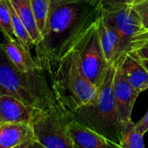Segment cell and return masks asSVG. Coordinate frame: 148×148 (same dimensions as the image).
I'll return each instance as SVG.
<instances>
[{
    "label": "cell",
    "mask_w": 148,
    "mask_h": 148,
    "mask_svg": "<svg viewBox=\"0 0 148 148\" xmlns=\"http://www.w3.org/2000/svg\"><path fill=\"white\" fill-rule=\"evenodd\" d=\"M102 12L86 0H51L42 42L36 45V61L42 66L71 51Z\"/></svg>",
    "instance_id": "6da1fadb"
},
{
    "label": "cell",
    "mask_w": 148,
    "mask_h": 148,
    "mask_svg": "<svg viewBox=\"0 0 148 148\" xmlns=\"http://www.w3.org/2000/svg\"><path fill=\"white\" fill-rule=\"evenodd\" d=\"M45 72L56 101L69 113L90 103L97 93L84 74L73 49L54 63L40 66Z\"/></svg>",
    "instance_id": "7a4b0ae2"
},
{
    "label": "cell",
    "mask_w": 148,
    "mask_h": 148,
    "mask_svg": "<svg viewBox=\"0 0 148 148\" xmlns=\"http://www.w3.org/2000/svg\"><path fill=\"white\" fill-rule=\"evenodd\" d=\"M118 66L113 64L108 65L97 86L94 99L70 115L79 124L121 145L124 123L119 119L113 94V79Z\"/></svg>",
    "instance_id": "3957f363"
},
{
    "label": "cell",
    "mask_w": 148,
    "mask_h": 148,
    "mask_svg": "<svg viewBox=\"0 0 148 148\" xmlns=\"http://www.w3.org/2000/svg\"><path fill=\"white\" fill-rule=\"evenodd\" d=\"M0 95H11L25 105L45 108L56 99L48 78L40 67L29 72H20L8 58L0 43Z\"/></svg>",
    "instance_id": "277c9868"
},
{
    "label": "cell",
    "mask_w": 148,
    "mask_h": 148,
    "mask_svg": "<svg viewBox=\"0 0 148 148\" xmlns=\"http://www.w3.org/2000/svg\"><path fill=\"white\" fill-rule=\"evenodd\" d=\"M71 115L57 101L36 108L31 125L34 138L47 148H74L69 132Z\"/></svg>",
    "instance_id": "5b68a950"
},
{
    "label": "cell",
    "mask_w": 148,
    "mask_h": 148,
    "mask_svg": "<svg viewBox=\"0 0 148 148\" xmlns=\"http://www.w3.org/2000/svg\"><path fill=\"white\" fill-rule=\"evenodd\" d=\"M106 23L119 36L125 53L136 52L148 40V29L132 4L102 12Z\"/></svg>",
    "instance_id": "8992f818"
},
{
    "label": "cell",
    "mask_w": 148,
    "mask_h": 148,
    "mask_svg": "<svg viewBox=\"0 0 148 148\" xmlns=\"http://www.w3.org/2000/svg\"><path fill=\"white\" fill-rule=\"evenodd\" d=\"M72 49L77 53L86 77L98 86L110 64L104 55L97 21L80 36Z\"/></svg>",
    "instance_id": "52a82bcc"
},
{
    "label": "cell",
    "mask_w": 148,
    "mask_h": 148,
    "mask_svg": "<svg viewBox=\"0 0 148 148\" xmlns=\"http://www.w3.org/2000/svg\"><path fill=\"white\" fill-rule=\"evenodd\" d=\"M119 64L116 69L114 75L113 94L119 119L123 123H126L132 120V108L139 93L129 84Z\"/></svg>",
    "instance_id": "ba28073f"
},
{
    "label": "cell",
    "mask_w": 148,
    "mask_h": 148,
    "mask_svg": "<svg viewBox=\"0 0 148 148\" xmlns=\"http://www.w3.org/2000/svg\"><path fill=\"white\" fill-rule=\"evenodd\" d=\"M69 132L74 148H124L123 145L79 124L71 117Z\"/></svg>",
    "instance_id": "9c48e42d"
},
{
    "label": "cell",
    "mask_w": 148,
    "mask_h": 148,
    "mask_svg": "<svg viewBox=\"0 0 148 148\" xmlns=\"http://www.w3.org/2000/svg\"><path fill=\"white\" fill-rule=\"evenodd\" d=\"M97 24L101 46L107 63L119 64L126 57L127 53L124 51L123 45L119 36L113 29L106 23L102 14L98 18Z\"/></svg>",
    "instance_id": "30bf717a"
},
{
    "label": "cell",
    "mask_w": 148,
    "mask_h": 148,
    "mask_svg": "<svg viewBox=\"0 0 148 148\" xmlns=\"http://www.w3.org/2000/svg\"><path fill=\"white\" fill-rule=\"evenodd\" d=\"M35 107L11 95H0V124L31 123Z\"/></svg>",
    "instance_id": "8fae6325"
},
{
    "label": "cell",
    "mask_w": 148,
    "mask_h": 148,
    "mask_svg": "<svg viewBox=\"0 0 148 148\" xmlns=\"http://www.w3.org/2000/svg\"><path fill=\"white\" fill-rule=\"evenodd\" d=\"M119 67L129 84L140 94L148 89V71L136 52H130L120 63Z\"/></svg>",
    "instance_id": "7c38bea8"
},
{
    "label": "cell",
    "mask_w": 148,
    "mask_h": 148,
    "mask_svg": "<svg viewBox=\"0 0 148 148\" xmlns=\"http://www.w3.org/2000/svg\"><path fill=\"white\" fill-rule=\"evenodd\" d=\"M2 45L10 60L20 72L25 73L40 68V65L32 58L31 52L26 50L17 38H9L4 37Z\"/></svg>",
    "instance_id": "4fadbf2b"
},
{
    "label": "cell",
    "mask_w": 148,
    "mask_h": 148,
    "mask_svg": "<svg viewBox=\"0 0 148 148\" xmlns=\"http://www.w3.org/2000/svg\"><path fill=\"white\" fill-rule=\"evenodd\" d=\"M34 138L30 123L0 124V148H14Z\"/></svg>",
    "instance_id": "5bb4252c"
},
{
    "label": "cell",
    "mask_w": 148,
    "mask_h": 148,
    "mask_svg": "<svg viewBox=\"0 0 148 148\" xmlns=\"http://www.w3.org/2000/svg\"><path fill=\"white\" fill-rule=\"evenodd\" d=\"M10 1L28 31L35 46L39 45L43 40V36L36 23L32 6V0H10Z\"/></svg>",
    "instance_id": "9a60e30c"
},
{
    "label": "cell",
    "mask_w": 148,
    "mask_h": 148,
    "mask_svg": "<svg viewBox=\"0 0 148 148\" xmlns=\"http://www.w3.org/2000/svg\"><path fill=\"white\" fill-rule=\"evenodd\" d=\"M5 1L7 6L9 8V11H10V16H11L12 24L13 26L15 37L17 38V39H18L21 42V44L26 48V50L31 52V48L32 46H35L33 40L32 39L31 36H30L28 31L26 30L25 25L23 24L22 20L17 14L11 1L10 0H5Z\"/></svg>",
    "instance_id": "2e32d148"
},
{
    "label": "cell",
    "mask_w": 148,
    "mask_h": 148,
    "mask_svg": "<svg viewBox=\"0 0 148 148\" xmlns=\"http://www.w3.org/2000/svg\"><path fill=\"white\" fill-rule=\"evenodd\" d=\"M144 135L135 130V124L132 120L124 123L122 145L124 148H145Z\"/></svg>",
    "instance_id": "e0dca14e"
},
{
    "label": "cell",
    "mask_w": 148,
    "mask_h": 148,
    "mask_svg": "<svg viewBox=\"0 0 148 148\" xmlns=\"http://www.w3.org/2000/svg\"><path fill=\"white\" fill-rule=\"evenodd\" d=\"M51 0H32V6L33 14L36 19V23L40 33L45 35V27L48 20L49 12H50Z\"/></svg>",
    "instance_id": "ac0fdd59"
},
{
    "label": "cell",
    "mask_w": 148,
    "mask_h": 148,
    "mask_svg": "<svg viewBox=\"0 0 148 148\" xmlns=\"http://www.w3.org/2000/svg\"><path fill=\"white\" fill-rule=\"evenodd\" d=\"M0 32L5 38H16L11 20L10 11L5 0H0Z\"/></svg>",
    "instance_id": "d6986e66"
},
{
    "label": "cell",
    "mask_w": 148,
    "mask_h": 148,
    "mask_svg": "<svg viewBox=\"0 0 148 148\" xmlns=\"http://www.w3.org/2000/svg\"><path fill=\"white\" fill-rule=\"evenodd\" d=\"M93 6L99 8L102 12H107L132 4V0H86Z\"/></svg>",
    "instance_id": "ffe728a7"
},
{
    "label": "cell",
    "mask_w": 148,
    "mask_h": 148,
    "mask_svg": "<svg viewBox=\"0 0 148 148\" xmlns=\"http://www.w3.org/2000/svg\"><path fill=\"white\" fill-rule=\"evenodd\" d=\"M132 5L140 16L145 27L148 29V0H133Z\"/></svg>",
    "instance_id": "44dd1931"
},
{
    "label": "cell",
    "mask_w": 148,
    "mask_h": 148,
    "mask_svg": "<svg viewBox=\"0 0 148 148\" xmlns=\"http://www.w3.org/2000/svg\"><path fill=\"white\" fill-rule=\"evenodd\" d=\"M135 130L142 135H145L148 132V110L145 116L135 124Z\"/></svg>",
    "instance_id": "7402d4cb"
},
{
    "label": "cell",
    "mask_w": 148,
    "mask_h": 148,
    "mask_svg": "<svg viewBox=\"0 0 148 148\" xmlns=\"http://www.w3.org/2000/svg\"><path fill=\"white\" fill-rule=\"evenodd\" d=\"M14 148H47L44 145H42L39 141H38L35 138H30L22 144L15 146Z\"/></svg>",
    "instance_id": "603a6c76"
},
{
    "label": "cell",
    "mask_w": 148,
    "mask_h": 148,
    "mask_svg": "<svg viewBox=\"0 0 148 148\" xmlns=\"http://www.w3.org/2000/svg\"><path fill=\"white\" fill-rule=\"evenodd\" d=\"M138 57L140 58V59H145V60H148V40L147 42L144 45L143 47H141L139 50H138L136 51Z\"/></svg>",
    "instance_id": "cb8c5ba5"
},
{
    "label": "cell",
    "mask_w": 148,
    "mask_h": 148,
    "mask_svg": "<svg viewBox=\"0 0 148 148\" xmlns=\"http://www.w3.org/2000/svg\"><path fill=\"white\" fill-rule=\"evenodd\" d=\"M140 60H141L143 65L145 66V68L148 71V60H145V59H140Z\"/></svg>",
    "instance_id": "d4e9b609"
},
{
    "label": "cell",
    "mask_w": 148,
    "mask_h": 148,
    "mask_svg": "<svg viewBox=\"0 0 148 148\" xmlns=\"http://www.w3.org/2000/svg\"><path fill=\"white\" fill-rule=\"evenodd\" d=\"M132 1H133V0H132Z\"/></svg>",
    "instance_id": "484cf974"
}]
</instances>
